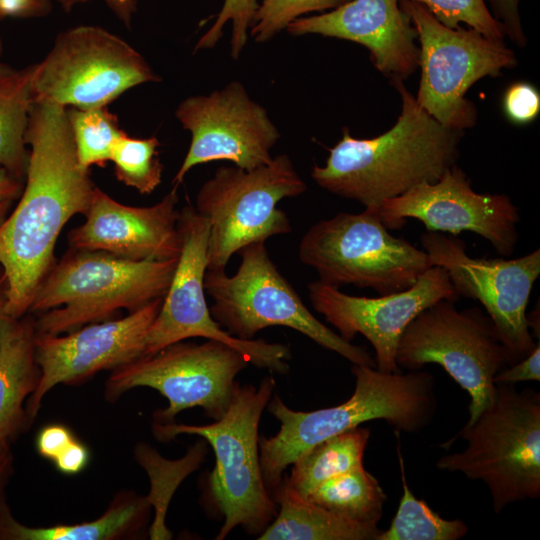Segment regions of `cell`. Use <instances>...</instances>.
<instances>
[{"label": "cell", "instance_id": "6da1fadb", "mask_svg": "<svg viewBox=\"0 0 540 540\" xmlns=\"http://www.w3.org/2000/svg\"><path fill=\"white\" fill-rule=\"evenodd\" d=\"M25 142L30 147L26 185L0 223V268L12 318L28 314L55 263L60 232L72 216L86 213L96 187L78 163L66 107L34 101Z\"/></svg>", "mask_w": 540, "mask_h": 540}, {"label": "cell", "instance_id": "7a4b0ae2", "mask_svg": "<svg viewBox=\"0 0 540 540\" xmlns=\"http://www.w3.org/2000/svg\"><path fill=\"white\" fill-rule=\"evenodd\" d=\"M401 97L396 123L367 139L342 137L329 148L324 166L315 165L314 182L326 191L366 207L400 196L411 188L436 182L456 164L463 132L445 127L422 109L403 80H390Z\"/></svg>", "mask_w": 540, "mask_h": 540}, {"label": "cell", "instance_id": "3957f363", "mask_svg": "<svg viewBox=\"0 0 540 540\" xmlns=\"http://www.w3.org/2000/svg\"><path fill=\"white\" fill-rule=\"evenodd\" d=\"M351 371L354 392L337 406L301 412L290 409L277 394L269 400L268 411L281 424L276 435L259 438L260 467L269 493L302 453L362 423L380 419L398 431L417 433L432 422L437 401L430 372H381L356 364Z\"/></svg>", "mask_w": 540, "mask_h": 540}, {"label": "cell", "instance_id": "277c9868", "mask_svg": "<svg viewBox=\"0 0 540 540\" xmlns=\"http://www.w3.org/2000/svg\"><path fill=\"white\" fill-rule=\"evenodd\" d=\"M177 261H133L71 249L54 263L34 295L29 312L38 313L36 334L69 333L107 320L120 309L134 312L163 298Z\"/></svg>", "mask_w": 540, "mask_h": 540}, {"label": "cell", "instance_id": "5b68a950", "mask_svg": "<svg viewBox=\"0 0 540 540\" xmlns=\"http://www.w3.org/2000/svg\"><path fill=\"white\" fill-rule=\"evenodd\" d=\"M462 437V452L438 459L440 470L461 472L488 488L493 510L540 497V393L495 383L492 404L472 423L443 444L448 449Z\"/></svg>", "mask_w": 540, "mask_h": 540}, {"label": "cell", "instance_id": "8992f818", "mask_svg": "<svg viewBox=\"0 0 540 540\" xmlns=\"http://www.w3.org/2000/svg\"><path fill=\"white\" fill-rule=\"evenodd\" d=\"M275 388L272 376L258 388L236 384L226 413L208 425L158 423L153 433L160 441L177 435H197L215 453L209 477L213 500L224 517L216 540H223L237 526L250 535H260L277 515V505L263 481L258 428L262 412Z\"/></svg>", "mask_w": 540, "mask_h": 540}, {"label": "cell", "instance_id": "52a82bcc", "mask_svg": "<svg viewBox=\"0 0 540 540\" xmlns=\"http://www.w3.org/2000/svg\"><path fill=\"white\" fill-rule=\"evenodd\" d=\"M264 243H251L239 251L241 263L232 276L225 269H207L204 289L214 302L212 318L241 340H252L267 327H289L352 364L375 367L365 347L345 340L310 312L281 275Z\"/></svg>", "mask_w": 540, "mask_h": 540}, {"label": "cell", "instance_id": "ba28073f", "mask_svg": "<svg viewBox=\"0 0 540 540\" xmlns=\"http://www.w3.org/2000/svg\"><path fill=\"white\" fill-rule=\"evenodd\" d=\"M298 256L325 284H351L380 295L410 288L432 267L425 250L389 233L379 207L316 222L302 237Z\"/></svg>", "mask_w": 540, "mask_h": 540}, {"label": "cell", "instance_id": "9c48e42d", "mask_svg": "<svg viewBox=\"0 0 540 540\" xmlns=\"http://www.w3.org/2000/svg\"><path fill=\"white\" fill-rule=\"evenodd\" d=\"M306 189L286 154L252 170L219 167L200 187L194 207L209 221L207 269H225L243 247L290 233V220L278 203Z\"/></svg>", "mask_w": 540, "mask_h": 540}, {"label": "cell", "instance_id": "30bf717a", "mask_svg": "<svg viewBox=\"0 0 540 540\" xmlns=\"http://www.w3.org/2000/svg\"><path fill=\"white\" fill-rule=\"evenodd\" d=\"M455 302L441 299L407 325L396 364L409 371L440 365L469 394L470 424L492 404L494 377L514 362L489 316L477 307L459 310Z\"/></svg>", "mask_w": 540, "mask_h": 540}, {"label": "cell", "instance_id": "8fae6325", "mask_svg": "<svg viewBox=\"0 0 540 540\" xmlns=\"http://www.w3.org/2000/svg\"><path fill=\"white\" fill-rule=\"evenodd\" d=\"M400 6L420 43L418 105L445 127L464 132L477 120L475 105L465 97L468 89L515 67L513 50L476 29L447 27L416 2L402 0Z\"/></svg>", "mask_w": 540, "mask_h": 540}, {"label": "cell", "instance_id": "7c38bea8", "mask_svg": "<svg viewBox=\"0 0 540 540\" xmlns=\"http://www.w3.org/2000/svg\"><path fill=\"white\" fill-rule=\"evenodd\" d=\"M160 76L128 42L94 25H79L57 35L50 51L32 65L34 101L66 108L108 106L138 85Z\"/></svg>", "mask_w": 540, "mask_h": 540}, {"label": "cell", "instance_id": "4fadbf2b", "mask_svg": "<svg viewBox=\"0 0 540 540\" xmlns=\"http://www.w3.org/2000/svg\"><path fill=\"white\" fill-rule=\"evenodd\" d=\"M248 363L239 351L217 340L180 341L113 370L105 396L112 401L130 389L150 387L168 400L167 408L154 415L158 423H170L179 412L194 407L218 420L230 405L235 377Z\"/></svg>", "mask_w": 540, "mask_h": 540}, {"label": "cell", "instance_id": "5bb4252c", "mask_svg": "<svg viewBox=\"0 0 540 540\" xmlns=\"http://www.w3.org/2000/svg\"><path fill=\"white\" fill-rule=\"evenodd\" d=\"M178 230L181 252L160 310L146 336L143 356L192 337L223 342L239 351L258 368L286 373L290 350L281 343L265 340H241L225 331L211 316L207 307L204 277L207 271L209 221L186 205L180 211Z\"/></svg>", "mask_w": 540, "mask_h": 540}, {"label": "cell", "instance_id": "9a60e30c", "mask_svg": "<svg viewBox=\"0 0 540 540\" xmlns=\"http://www.w3.org/2000/svg\"><path fill=\"white\" fill-rule=\"evenodd\" d=\"M420 242L432 266L448 274L458 297L478 300L516 363L537 343L527 321V305L540 275V250L515 259L473 258L454 235L426 231Z\"/></svg>", "mask_w": 540, "mask_h": 540}, {"label": "cell", "instance_id": "2e32d148", "mask_svg": "<svg viewBox=\"0 0 540 540\" xmlns=\"http://www.w3.org/2000/svg\"><path fill=\"white\" fill-rule=\"evenodd\" d=\"M175 116L191 134L189 149L173 178L175 186L194 166L211 161H231L246 170L264 166L272 160L271 149L280 138L266 109L238 81L184 99Z\"/></svg>", "mask_w": 540, "mask_h": 540}, {"label": "cell", "instance_id": "e0dca14e", "mask_svg": "<svg viewBox=\"0 0 540 540\" xmlns=\"http://www.w3.org/2000/svg\"><path fill=\"white\" fill-rule=\"evenodd\" d=\"M383 224L401 229L412 218L427 231L457 236L473 232L488 241L501 256L515 251L519 239L518 208L505 194L477 193L465 172L456 164L433 183H421L379 205Z\"/></svg>", "mask_w": 540, "mask_h": 540}, {"label": "cell", "instance_id": "ac0fdd59", "mask_svg": "<svg viewBox=\"0 0 540 540\" xmlns=\"http://www.w3.org/2000/svg\"><path fill=\"white\" fill-rule=\"evenodd\" d=\"M314 310L351 342L363 335L375 351V368L381 372L401 371L396 364L399 340L407 325L424 309L441 299L457 301L447 272L432 266L402 291L379 297H359L319 280L308 284Z\"/></svg>", "mask_w": 540, "mask_h": 540}, {"label": "cell", "instance_id": "d6986e66", "mask_svg": "<svg viewBox=\"0 0 540 540\" xmlns=\"http://www.w3.org/2000/svg\"><path fill=\"white\" fill-rule=\"evenodd\" d=\"M163 298L123 318L90 323L67 335L36 334L35 359L41 374L26 402L30 422L36 418L44 396L56 385L75 384L143 357L147 332Z\"/></svg>", "mask_w": 540, "mask_h": 540}, {"label": "cell", "instance_id": "ffe728a7", "mask_svg": "<svg viewBox=\"0 0 540 540\" xmlns=\"http://www.w3.org/2000/svg\"><path fill=\"white\" fill-rule=\"evenodd\" d=\"M177 186L147 207L122 204L95 187L85 222L71 230V249L103 251L133 261L179 258Z\"/></svg>", "mask_w": 540, "mask_h": 540}, {"label": "cell", "instance_id": "44dd1931", "mask_svg": "<svg viewBox=\"0 0 540 540\" xmlns=\"http://www.w3.org/2000/svg\"><path fill=\"white\" fill-rule=\"evenodd\" d=\"M286 30L293 36L317 34L348 40L368 49L375 68L392 79L419 67L417 33L399 0H350L324 13L301 17Z\"/></svg>", "mask_w": 540, "mask_h": 540}, {"label": "cell", "instance_id": "7402d4cb", "mask_svg": "<svg viewBox=\"0 0 540 540\" xmlns=\"http://www.w3.org/2000/svg\"><path fill=\"white\" fill-rule=\"evenodd\" d=\"M35 319L8 317L0 337V442L16 439L31 423L25 401L37 388Z\"/></svg>", "mask_w": 540, "mask_h": 540}, {"label": "cell", "instance_id": "603a6c76", "mask_svg": "<svg viewBox=\"0 0 540 540\" xmlns=\"http://www.w3.org/2000/svg\"><path fill=\"white\" fill-rule=\"evenodd\" d=\"M270 495L279 510L259 540H377L382 531L312 503L292 489L286 476Z\"/></svg>", "mask_w": 540, "mask_h": 540}, {"label": "cell", "instance_id": "cb8c5ba5", "mask_svg": "<svg viewBox=\"0 0 540 540\" xmlns=\"http://www.w3.org/2000/svg\"><path fill=\"white\" fill-rule=\"evenodd\" d=\"M150 505L147 498L124 497L98 519L72 525L29 527L11 515L0 493V539L4 540H110L142 524Z\"/></svg>", "mask_w": 540, "mask_h": 540}, {"label": "cell", "instance_id": "d4e9b609", "mask_svg": "<svg viewBox=\"0 0 540 540\" xmlns=\"http://www.w3.org/2000/svg\"><path fill=\"white\" fill-rule=\"evenodd\" d=\"M32 65L17 69L0 62V166L23 181L28 151L25 133L34 102Z\"/></svg>", "mask_w": 540, "mask_h": 540}, {"label": "cell", "instance_id": "484cf974", "mask_svg": "<svg viewBox=\"0 0 540 540\" xmlns=\"http://www.w3.org/2000/svg\"><path fill=\"white\" fill-rule=\"evenodd\" d=\"M369 438L370 429L358 426L317 443L292 463L289 485L306 498L324 481L362 466Z\"/></svg>", "mask_w": 540, "mask_h": 540}, {"label": "cell", "instance_id": "4316f807", "mask_svg": "<svg viewBox=\"0 0 540 540\" xmlns=\"http://www.w3.org/2000/svg\"><path fill=\"white\" fill-rule=\"evenodd\" d=\"M306 498L353 522L377 526L387 496L378 480L362 465L324 481Z\"/></svg>", "mask_w": 540, "mask_h": 540}, {"label": "cell", "instance_id": "83f0119b", "mask_svg": "<svg viewBox=\"0 0 540 540\" xmlns=\"http://www.w3.org/2000/svg\"><path fill=\"white\" fill-rule=\"evenodd\" d=\"M397 454L403 494L389 528L377 540H458L469 527L460 519L442 518L424 501L416 498L406 480L404 461L398 442Z\"/></svg>", "mask_w": 540, "mask_h": 540}, {"label": "cell", "instance_id": "f1b7e54d", "mask_svg": "<svg viewBox=\"0 0 540 540\" xmlns=\"http://www.w3.org/2000/svg\"><path fill=\"white\" fill-rule=\"evenodd\" d=\"M68 120L80 167H104L110 161L116 141L125 133L118 117L107 106L77 109L67 108Z\"/></svg>", "mask_w": 540, "mask_h": 540}, {"label": "cell", "instance_id": "f546056e", "mask_svg": "<svg viewBox=\"0 0 540 540\" xmlns=\"http://www.w3.org/2000/svg\"><path fill=\"white\" fill-rule=\"evenodd\" d=\"M157 137H130L126 132L113 146L110 161L118 181L141 194L152 193L161 183L163 164Z\"/></svg>", "mask_w": 540, "mask_h": 540}, {"label": "cell", "instance_id": "4dcf8cb0", "mask_svg": "<svg viewBox=\"0 0 540 540\" xmlns=\"http://www.w3.org/2000/svg\"><path fill=\"white\" fill-rule=\"evenodd\" d=\"M350 0H262L253 18L249 35L259 43L267 42L293 21L311 12L324 13Z\"/></svg>", "mask_w": 540, "mask_h": 540}, {"label": "cell", "instance_id": "1f68e13d", "mask_svg": "<svg viewBox=\"0 0 540 540\" xmlns=\"http://www.w3.org/2000/svg\"><path fill=\"white\" fill-rule=\"evenodd\" d=\"M402 1V0H399ZM424 6L439 22L450 28L461 24L488 38L504 41V27L493 17L484 0H408Z\"/></svg>", "mask_w": 540, "mask_h": 540}, {"label": "cell", "instance_id": "d6a6232c", "mask_svg": "<svg viewBox=\"0 0 540 540\" xmlns=\"http://www.w3.org/2000/svg\"><path fill=\"white\" fill-rule=\"evenodd\" d=\"M259 6V0H224L210 29L197 41L194 52L213 48L223 36L224 26L231 22L230 54L238 59L247 44L253 18Z\"/></svg>", "mask_w": 540, "mask_h": 540}, {"label": "cell", "instance_id": "836d02e7", "mask_svg": "<svg viewBox=\"0 0 540 540\" xmlns=\"http://www.w3.org/2000/svg\"><path fill=\"white\" fill-rule=\"evenodd\" d=\"M502 106L510 122L517 125L531 123L540 112V93L531 83H512L504 93Z\"/></svg>", "mask_w": 540, "mask_h": 540}, {"label": "cell", "instance_id": "e575fe53", "mask_svg": "<svg viewBox=\"0 0 540 540\" xmlns=\"http://www.w3.org/2000/svg\"><path fill=\"white\" fill-rule=\"evenodd\" d=\"M493 17L504 27L506 36L518 45H524L526 37L521 24L520 0H484Z\"/></svg>", "mask_w": 540, "mask_h": 540}, {"label": "cell", "instance_id": "d590c367", "mask_svg": "<svg viewBox=\"0 0 540 540\" xmlns=\"http://www.w3.org/2000/svg\"><path fill=\"white\" fill-rule=\"evenodd\" d=\"M71 430L62 424H50L43 427L36 437L38 453L53 461L73 440Z\"/></svg>", "mask_w": 540, "mask_h": 540}, {"label": "cell", "instance_id": "8d00e7d4", "mask_svg": "<svg viewBox=\"0 0 540 540\" xmlns=\"http://www.w3.org/2000/svg\"><path fill=\"white\" fill-rule=\"evenodd\" d=\"M529 380L540 381V342L528 356L504 368L494 377V383L516 384Z\"/></svg>", "mask_w": 540, "mask_h": 540}, {"label": "cell", "instance_id": "74e56055", "mask_svg": "<svg viewBox=\"0 0 540 540\" xmlns=\"http://www.w3.org/2000/svg\"><path fill=\"white\" fill-rule=\"evenodd\" d=\"M52 0H0V20L41 18L52 10Z\"/></svg>", "mask_w": 540, "mask_h": 540}, {"label": "cell", "instance_id": "f35d334b", "mask_svg": "<svg viewBox=\"0 0 540 540\" xmlns=\"http://www.w3.org/2000/svg\"><path fill=\"white\" fill-rule=\"evenodd\" d=\"M90 459L88 448L76 438L53 460L57 470L73 475L83 471Z\"/></svg>", "mask_w": 540, "mask_h": 540}, {"label": "cell", "instance_id": "ab89813d", "mask_svg": "<svg viewBox=\"0 0 540 540\" xmlns=\"http://www.w3.org/2000/svg\"><path fill=\"white\" fill-rule=\"evenodd\" d=\"M62 9L69 13L79 4L87 3L91 0H55ZM114 16L127 29H131L134 15L137 12L139 0H101Z\"/></svg>", "mask_w": 540, "mask_h": 540}, {"label": "cell", "instance_id": "60d3db41", "mask_svg": "<svg viewBox=\"0 0 540 540\" xmlns=\"http://www.w3.org/2000/svg\"><path fill=\"white\" fill-rule=\"evenodd\" d=\"M23 187V181L0 166V202H13L20 197Z\"/></svg>", "mask_w": 540, "mask_h": 540}, {"label": "cell", "instance_id": "b9f144b4", "mask_svg": "<svg viewBox=\"0 0 540 540\" xmlns=\"http://www.w3.org/2000/svg\"><path fill=\"white\" fill-rule=\"evenodd\" d=\"M13 456L9 442H0V493L12 472Z\"/></svg>", "mask_w": 540, "mask_h": 540}, {"label": "cell", "instance_id": "7bdbcfd3", "mask_svg": "<svg viewBox=\"0 0 540 540\" xmlns=\"http://www.w3.org/2000/svg\"><path fill=\"white\" fill-rule=\"evenodd\" d=\"M6 304H7L6 286H5L2 270L0 268V337H1V331H2L3 325L5 321L8 319V317H10L7 314Z\"/></svg>", "mask_w": 540, "mask_h": 540}, {"label": "cell", "instance_id": "ee69618b", "mask_svg": "<svg viewBox=\"0 0 540 540\" xmlns=\"http://www.w3.org/2000/svg\"><path fill=\"white\" fill-rule=\"evenodd\" d=\"M539 303H537V309L535 308L530 313H527V321L529 329H532L533 338H537L540 341V324H539Z\"/></svg>", "mask_w": 540, "mask_h": 540}, {"label": "cell", "instance_id": "f6af8a7d", "mask_svg": "<svg viewBox=\"0 0 540 540\" xmlns=\"http://www.w3.org/2000/svg\"><path fill=\"white\" fill-rule=\"evenodd\" d=\"M12 202L10 201H4L0 202V223L4 220V218L7 216V213L11 207Z\"/></svg>", "mask_w": 540, "mask_h": 540}, {"label": "cell", "instance_id": "bcb514c9", "mask_svg": "<svg viewBox=\"0 0 540 540\" xmlns=\"http://www.w3.org/2000/svg\"><path fill=\"white\" fill-rule=\"evenodd\" d=\"M3 53V41H2V38H1V35H0V57Z\"/></svg>", "mask_w": 540, "mask_h": 540}]
</instances>
